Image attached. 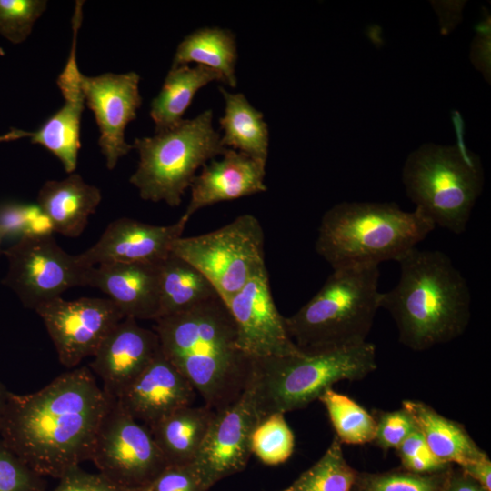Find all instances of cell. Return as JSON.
Instances as JSON below:
<instances>
[{"label": "cell", "instance_id": "d4e9b609", "mask_svg": "<svg viewBox=\"0 0 491 491\" xmlns=\"http://www.w3.org/2000/svg\"><path fill=\"white\" fill-rule=\"evenodd\" d=\"M219 91L225 101L224 115L219 118L223 145L266 165L269 130L263 113L244 94L229 92L222 86Z\"/></svg>", "mask_w": 491, "mask_h": 491}, {"label": "cell", "instance_id": "484cf974", "mask_svg": "<svg viewBox=\"0 0 491 491\" xmlns=\"http://www.w3.org/2000/svg\"><path fill=\"white\" fill-rule=\"evenodd\" d=\"M215 81L224 83L216 71L204 65L171 67L158 95L151 102L150 116L155 123V132L179 124L195 94Z\"/></svg>", "mask_w": 491, "mask_h": 491}, {"label": "cell", "instance_id": "7402d4cb", "mask_svg": "<svg viewBox=\"0 0 491 491\" xmlns=\"http://www.w3.org/2000/svg\"><path fill=\"white\" fill-rule=\"evenodd\" d=\"M101 191L72 173L63 180H48L41 187L36 205L50 222L53 232L76 238L97 209Z\"/></svg>", "mask_w": 491, "mask_h": 491}, {"label": "cell", "instance_id": "2e32d148", "mask_svg": "<svg viewBox=\"0 0 491 491\" xmlns=\"http://www.w3.org/2000/svg\"><path fill=\"white\" fill-rule=\"evenodd\" d=\"M82 2L75 3L72 18L73 41L66 64L57 78V85L64 96L63 106L35 131L27 132L12 128L0 136V142L29 137L55 155L66 173L76 169L80 144V124L85 107L81 87V72L76 61L78 30L82 21Z\"/></svg>", "mask_w": 491, "mask_h": 491}, {"label": "cell", "instance_id": "52a82bcc", "mask_svg": "<svg viewBox=\"0 0 491 491\" xmlns=\"http://www.w3.org/2000/svg\"><path fill=\"white\" fill-rule=\"evenodd\" d=\"M456 120V142L451 145L425 144L406 158L402 181L407 197L435 226L461 235L481 195L485 175L480 157L462 138Z\"/></svg>", "mask_w": 491, "mask_h": 491}, {"label": "cell", "instance_id": "8fae6325", "mask_svg": "<svg viewBox=\"0 0 491 491\" xmlns=\"http://www.w3.org/2000/svg\"><path fill=\"white\" fill-rule=\"evenodd\" d=\"M4 254L8 271L3 283L26 308L35 311L68 289L86 286L89 267L82 266L76 255L65 252L51 232L25 235Z\"/></svg>", "mask_w": 491, "mask_h": 491}, {"label": "cell", "instance_id": "74e56055", "mask_svg": "<svg viewBox=\"0 0 491 491\" xmlns=\"http://www.w3.org/2000/svg\"><path fill=\"white\" fill-rule=\"evenodd\" d=\"M58 480V485L51 491H132L115 485L100 473H89L80 466L68 471Z\"/></svg>", "mask_w": 491, "mask_h": 491}, {"label": "cell", "instance_id": "1f68e13d", "mask_svg": "<svg viewBox=\"0 0 491 491\" xmlns=\"http://www.w3.org/2000/svg\"><path fill=\"white\" fill-rule=\"evenodd\" d=\"M294 434L284 414L276 413L263 418L251 436V451L261 462L276 466L293 454Z\"/></svg>", "mask_w": 491, "mask_h": 491}, {"label": "cell", "instance_id": "8d00e7d4", "mask_svg": "<svg viewBox=\"0 0 491 491\" xmlns=\"http://www.w3.org/2000/svg\"><path fill=\"white\" fill-rule=\"evenodd\" d=\"M148 491H207L192 463L167 466Z\"/></svg>", "mask_w": 491, "mask_h": 491}, {"label": "cell", "instance_id": "d6986e66", "mask_svg": "<svg viewBox=\"0 0 491 491\" xmlns=\"http://www.w3.org/2000/svg\"><path fill=\"white\" fill-rule=\"evenodd\" d=\"M195 390L161 351L115 399L135 420L150 427L191 406Z\"/></svg>", "mask_w": 491, "mask_h": 491}, {"label": "cell", "instance_id": "f1b7e54d", "mask_svg": "<svg viewBox=\"0 0 491 491\" xmlns=\"http://www.w3.org/2000/svg\"><path fill=\"white\" fill-rule=\"evenodd\" d=\"M357 473L346 460L342 443L334 436L323 456L280 491H353Z\"/></svg>", "mask_w": 491, "mask_h": 491}, {"label": "cell", "instance_id": "5b68a950", "mask_svg": "<svg viewBox=\"0 0 491 491\" xmlns=\"http://www.w3.org/2000/svg\"><path fill=\"white\" fill-rule=\"evenodd\" d=\"M379 267L333 269L314 296L289 317L287 332L304 353L366 342L380 308Z\"/></svg>", "mask_w": 491, "mask_h": 491}, {"label": "cell", "instance_id": "7c38bea8", "mask_svg": "<svg viewBox=\"0 0 491 491\" xmlns=\"http://www.w3.org/2000/svg\"><path fill=\"white\" fill-rule=\"evenodd\" d=\"M35 312L45 326L60 363L67 368L94 356L109 332L125 317L112 300L102 297L65 300L61 296Z\"/></svg>", "mask_w": 491, "mask_h": 491}, {"label": "cell", "instance_id": "d590c367", "mask_svg": "<svg viewBox=\"0 0 491 491\" xmlns=\"http://www.w3.org/2000/svg\"><path fill=\"white\" fill-rule=\"evenodd\" d=\"M373 444L383 451L396 449L416 428L410 414L401 407L394 411H376Z\"/></svg>", "mask_w": 491, "mask_h": 491}, {"label": "cell", "instance_id": "9c48e42d", "mask_svg": "<svg viewBox=\"0 0 491 491\" xmlns=\"http://www.w3.org/2000/svg\"><path fill=\"white\" fill-rule=\"evenodd\" d=\"M264 245L260 222L245 214L212 232L181 236L174 242L171 252L201 272L226 304L254 275L266 267Z\"/></svg>", "mask_w": 491, "mask_h": 491}, {"label": "cell", "instance_id": "7bdbcfd3", "mask_svg": "<svg viewBox=\"0 0 491 491\" xmlns=\"http://www.w3.org/2000/svg\"><path fill=\"white\" fill-rule=\"evenodd\" d=\"M144 491H148V487L146 489H145Z\"/></svg>", "mask_w": 491, "mask_h": 491}, {"label": "cell", "instance_id": "3957f363", "mask_svg": "<svg viewBox=\"0 0 491 491\" xmlns=\"http://www.w3.org/2000/svg\"><path fill=\"white\" fill-rule=\"evenodd\" d=\"M396 262L398 282L381 292L380 308L394 319L399 342L424 351L459 337L471 318V294L450 257L414 247Z\"/></svg>", "mask_w": 491, "mask_h": 491}, {"label": "cell", "instance_id": "30bf717a", "mask_svg": "<svg viewBox=\"0 0 491 491\" xmlns=\"http://www.w3.org/2000/svg\"><path fill=\"white\" fill-rule=\"evenodd\" d=\"M90 460L115 485L146 489L168 466L149 428L112 399L96 434Z\"/></svg>", "mask_w": 491, "mask_h": 491}, {"label": "cell", "instance_id": "b9f144b4", "mask_svg": "<svg viewBox=\"0 0 491 491\" xmlns=\"http://www.w3.org/2000/svg\"><path fill=\"white\" fill-rule=\"evenodd\" d=\"M5 237H6V233L4 230V228L0 225V252H1L2 242Z\"/></svg>", "mask_w": 491, "mask_h": 491}, {"label": "cell", "instance_id": "ffe728a7", "mask_svg": "<svg viewBox=\"0 0 491 491\" xmlns=\"http://www.w3.org/2000/svg\"><path fill=\"white\" fill-rule=\"evenodd\" d=\"M161 262L100 264L87 269L85 286L107 295L125 317L156 320Z\"/></svg>", "mask_w": 491, "mask_h": 491}, {"label": "cell", "instance_id": "603a6c76", "mask_svg": "<svg viewBox=\"0 0 491 491\" xmlns=\"http://www.w3.org/2000/svg\"><path fill=\"white\" fill-rule=\"evenodd\" d=\"M402 407L412 416L430 452L441 462L462 466L486 457L465 426L418 400H404Z\"/></svg>", "mask_w": 491, "mask_h": 491}, {"label": "cell", "instance_id": "6da1fadb", "mask_svg": "<svg viewBox=\"0 0 491 491\" xmlns=\"http://www.w3.org/2000/svg\"><path fill=\"white\" fill-rule=\"evenodd\" d=\"M112 399L89 367L73 368L36 392H10L0 439L35 473L59 479L90 460Z\"/></svg>", "mask_w": 491, "mask_h": 491}, {"label": "cell", "instance_id": "4dcf8cb0", "mask_svg": "<svg viewBox=\"0 0 491 491\" xmlns=\"http://www.w3.org/2000/svg\"><path fill=\"white\" fill-rule=\"evenodd\" d=\"M452 466L432 474H416L402 467L358 472L353 491H443Z\"/></svg>", "mask_w": 491, "mask_h": 491}, {"label": "cell", "instance_id": "ba28073f", "mask_svg": "<svg viewBox=\"0 0 491 491\" xmlns=\"http://www.w3.org/2000/svg\"><path fill=\"white\" fill-rule=\"evenodd\" d=\"M132 146L139 163L129 182L142 199L172 207L181 204L196 172L227 149L213 125L211 109L153 136L135 138Z\"/></svg>", "mask_w": 491, "mask_h": 491}, {"label": "cell", "instance_id": "277c9868", "mask_svg": "<svg viewBox=\"0 0 491 491\" xmlns=\"http://www.w3.org/2000/svg\"><path fill=\"white\" fill-rule=\"evenodd\" d=\"M436 226L418 209L395 203L342 202L322 216L316 251L333 269L396 261Z\"/></svg>", "mask_w": 491, "mask_h": 491}, {"label": "cell", "instance_id": "f35d334b", "mask_svg": "<svg viewBox=\"0 0 491 491\" xmlns=\"http://www.w3.org/2000/svg\"><path fill=\"white\" fill-rule=\"evenodd\" d=\"M443 491H487L455 465L452 466Z\"/></svg>", "mask_w": 491, "mask_h": 491}, {"label": "cell", "instance_id": "7a4b0ae2", "mask_svg": "<svg viewBox=\"0 0 491 491\" xmlns=\"http://www.w3.org/2000/svg\"><path fill=\"white\" fill-rule=\"evenodd\" d=\"M154 331L164 356L215 411L247 386L253 359L238 346L235 321L220 297L156 319Z\"/></svg>", "mask_w": 491, "mask_h": 491}, {"label": "cell", "instance_id": "44dd1931", "mask_svg": "<svg viewBox=\"0 0 491 491\" xmlns=\"http://www.w3.org/2000/svg\"><path fill=\"white\" fill-rule=\"evenodd\" d=\"M266 164L227 148L220 159L205 164L191 185V197L182 217L189 221L198 210L266 191Z\"/></svg>", "mask_w": 491, "mask_h": 491}, {"label": "cell", "instance_id": "d6a6232c", "mask_svg": "<svg viewBox=\"0 0 491 491\" xmlns=\"http://www.w3.org/2000/svg\"><path fill=\"white\" fill-rule=\"evenodd\" d=\"M46 5L45 0H0V34L14 44L24 42Z\"/></svg>", "mask_w": 491, "mask_h": 491}, {"label": "cell", "instance_id": "e0dca14e", "mask_svg": "<svg viewBox=\"0 0 491 491\" xmlns=\"http://www.w3.org/2000/svg\"><path fill=\"white\" fill-rule=\"evenodd\" d=\"M187 223L182 216L168 225L121 217L111 222L98 241L76 256L85 267L104 263H159L169 256Z\"/></svg>", "mask_w": 491, "mask_h": 491}, {"label": "cell", "instance_id": "ac0fdd59", "mask_svg": "<svg viewBox=\"0 0 491 491\" xmlns=\"http://www.w3.org/2000/svg\"><path fill=\"white\" fill-rule=\"evenodd\" d=\"M159 351L154 330L141 326L135 318L124 317L104 339L89 368L100 378L103 390L116 399Z\"/></svg>", "mask_w": 491, "mask_h": 491}, {"label": "cell", "instance_id": "8992f818", "mask_svg": "<svg viewBox=\"0 0 491 491\" xmlns=\"http://www.w3.org/2000/svg\"><path fill=\"white\" fill-rule=\"evenodd\" d=\"M370 342L340 349L253 359L249 386L263 418L307 406L333 385L364 379L376 367Z\"/></svg>", "mask_w": 491, "mask_h": 491}, {"label": "cell", "instance_id": "4316f807", "mask_svg": "<svg viewBox=\"0 0 491 491\" xmlns=\"http://www.w3.org/2000/svg\"><path fill=\"white\" fill-rule=\"evenodd\" d=\"M237 57L235 35L231 30L205 26L188 34L178 44L171 67L195 63L216 71L224 84L235 87Z\"/></svg>", "mask_w": 491, "mask_h": 491}, {"label": "cell", "instance_id": "f546056e", "mask_svg": "<svg viewBox=\"0 0 491 491\" xmlns=\"http://www.w3.org/2000/svg\"><path fill=\"white\" fill-rule=\"evenodd\" d=\"M325 406L337 438L342 444L364 445L372 443L376 434L373 415L346 395L333 387L318 398Z\"/></svg>", "mask_w": 491, "mask_h": 491}, {"label": "cell", "instance_id": "ab89813d", "mask_svg": "<svg viewBox=\"0 0 491 491\" xmlns=\"http://www.w3.org/2000/svg\"><path fill=\"white\" fill-rule=\"evenodd\" d=\"M459 467L485 489L491 491V461L489 457Z\"/></svg>", "mask_w": 491, "mask_h": 491}, {"label": "cell", "instance_id": "5bb4252c", "mask_svg": "<svg viewBox=\"0 0 491 491\" xmlns=\"http://www.w3.org/2000/svg\"><path fill=\"white\" fill-rule=\"evenodd\" d=\"M225 306L235 324L238 346L252 359L302 352L276 306L266 267L254 275Z\"/></svg>", "mask_w": 491, "mask_h": 491}, {"label": "cell", "instance_id": "60d3db41", "mask_svg": "<svg viewBox=\"0 0 491 491\" xmlns=\"http://www.w3.org/2000/svg\"><path fill=\"white\" fill-rule=\"evenodd\" d=\"M9 394L10 392L0 382V426L7 404Z\"/></svg>", "mask_w": 491, "mask_h": 491}, {"label": "cell", "instance_id": "4fadbf2b", "mask_svg": "<svg viewBox=\"0 0 491 491\" xmlns=\"http://www.w3.org/2000/svg\"><path fill=\"white\" fill-rule=\"evenodd\" d=\"M260 421L249 384L235 402L215 411L192 462L207 491L218 481L246 467L252 455L251 436Z\"/></svg>", "mask_w": 491, "mask_h": 491}, {"label": "cell", "instance_id": "83f0119b", "mask_svg": "<svg viewBox=\"0 0 491 491\" xmlns=\"http://www.w3.org/2000/svg\"><path fill=\"white\" fill-rule=\"evenodd\" d=\"M215 297L219 296L208 279L174 253L160 263L158 318L185 312Z\"/></svg>", "mask_w": 491, "mask_h": 491}, {"label": "cell", "instance_id": "cb8c5ba5", "mask_svg": "<svg viewBox=\"0 0 491 491\" xmlns=\"http://www.w3.org/2000/svg\"><path fill=\"white\" fill-rule=\"evenodd\" d=\"M207 406L181 407L151 426L149 430L168 466L193 462L214 419Z\"/></svg>", "mask_w": 491, "mask_h": 491}, {"label": "cell", "instance_id": "836d02e7", "mask_svg": "<svg viewBox=\"0 0 491 491\" xmlns=\"http://www.w3.org/2000/svg\"><path fill=\"white\" fill-rule=\"evenodd\" d=\"M0 225L8 236L18 239L28 235L53 233L48 219L38 205L5 203L0 205Z\"/></svg>", "mask_w": 491, "mask_h": 491}, {"label": "cell", "instance_id": "e575fe53", "mask_svg": "<svg viewBox=\"0 0 491 491\" xmlns=\"http://www.w3.org/2000/svg\"><path fill=\"white\" fill-rule=\"evenodd\" d=\"M44 477L0 439V491H46Z\"/></svg>", "mask_w": 491, "mask_h": 491}, {"label": "cell", "instance_id": "9a60e30c", "mask_svg": "<svg viewBox=\"0 0 491 491\" xmlns=\"http://www.w3.org/2000/svg\"><path fill=\"white\" fill-rule=\"evenodd\" d=\"M80 80L85 102L93 111L99 128L98 145L106 167L113 170L118 160L133 149L125 140V130L136 118L142 104L140 75L135 72L81 75Z\"/></svg>", "mask_w": 491, "mask_h": 491}]
</instances>
